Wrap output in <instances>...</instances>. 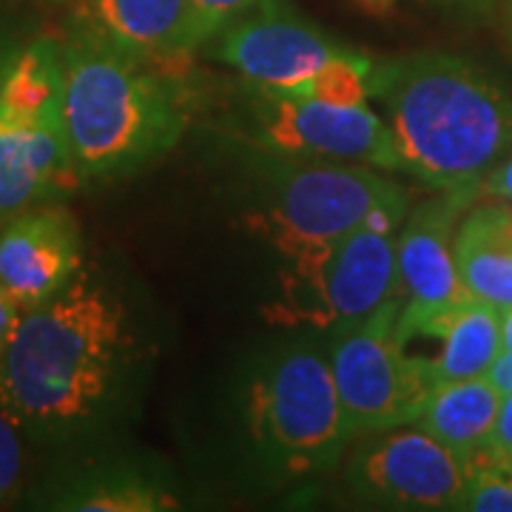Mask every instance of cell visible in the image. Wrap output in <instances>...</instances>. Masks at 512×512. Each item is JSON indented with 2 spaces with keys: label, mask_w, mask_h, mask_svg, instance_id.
Returning <instances> with one entry per match:
<instances>
[{
  "label": "cell",
  "mask_w": 512,
  "mask_h": 512,
  "mask_svg": "<svg viewBox=\"0 0 512 512\" xmlns=\"http://www.w3.org/2000/svg\"><path fill=\"white\" fill-rule=\"evenodd\" d=\"M350 52L299 18L285 0H259L214 40V57L220 63L268 89H293Z\"/></svg>",
  "instance_id": "obj_10"
},
{
  "label": "cell",
  "mask_w": 512,
  "mask_h": 512,
  "mask_svg": "<svg viewBox=\"0 0 512 512\" xmlns=\"http://www.w3.org/2000/svg\"><path fill=\"white\" fill-rule=\"evenodd\" d=\"M467 464H470V478L458 495L456 510L512 512V470L487 458H473Z\"/></svg>",
  "instance_id": "obj_20"
},
{
  "label": "cell",
  "mask_w": 512,
  "mask_h": 512,
  "mask_svg": "<svg viewBox=\"0 0 512 512\" xmlns=\"http://www.w3.org/2000/svg\"><path fill=\"white\" fill-rule=\"evenodd\" d=\"M80 29L154 66L202 46L191 0H80Z\"/></svg>",
  "instance_id": "obj_14"
},
{
  "label": "cell",
  "mask_w": 512,
  "mask_h": 512,
  "mask_svg": "<svg viewBox=\"0 0 512 512\" xmlns=\"http://www.w3.org/2000/svg\"><path fill=\"white\" fill-rule=\"evenodd\" d=\"M456 265L473 299L512 308V205H478L458 222Z\"/></svg>",
  "instance_id": "obj_17"
},
{
  "label": "cell",
  "mask_w": 512,
  "mask_h": 512,
  "mask_svg": "<svg viewBox=\"0 0 512 512\" xmlns=\"http://www.w3.org/2000/svg\"><path fill=\"white\" fill-rule=\"evenodd\" d=\"M396 336L402 345H413L424 339L439 342V350L424 359L433 387L464 382V379H484L504 350L501 311L473 296Z\"/></svg>",
  "instance_id": "obj_15"
},
{
  "label": "cell",
  "mask_w": 512,
  "mask_h": 512,
  "mask_svg": "<svg viewBox=\"0 0 512 512\" xmlns=\"http://www.w3.org/2000/svg\"><path fill=\"white\" fill-rule=\"evenodd\" d=\"M77 183L63 111L26 117L0 109V222Z\"/></svg>",
  "instance_id": "obj_13"
},
{
  "label": "cell",
  "mask_w": 512,
  "mask_h": 512,
  "mask_svg": "<svg viewBox=\"0 0 512 512\" xmlns=\"http://www.w3.org/2000/svg\"><path fill=\"white\" fill-rule=\"evenodd\" d=\"M370 97L387 114L404 171L436 191L481 188L512 151V92L444 52L373 63Z\"/></svg>",
  "instance_id": "obj_2"
},
{
  "label": "cell",
  "mask_w": 512,
  "mask_h": 512,
  "mask_svg": "<svg viewBox=\"0 0 512 512\" xmlns=\"http://www.w3.org/2000/svg\"><path fill=\"white\" fill-rule=\"evenodd\" d=\"M348 487L390 510H456L470 464L416 424L367 433L348 461Z\"/></svg>",
  "instance_id": "obj_9"
},
{
  "label": "cell",
  "mask_w": 512,
  "mask_h": 512,
  "mask_svg": "<svg viewBox=\"0 0 512 512\" xmlns=\"http://www.w3.org/2000/svg\"><path fill=\"white\" fill-rule=\"evenodd\" d=\"M256 3L259 0H191L202 43L214 40L231 20L245 15L248 9H254Z\"/></svg>",
  "instance_id": "obj_22"
},
{
  "label": "cell",
  "mask_w": 512,
  "mask_h": 512,
  "mask_svg": "<svg viewBox=\"0 0 512 512\" xmlns=\"http://www.w3.org/2000/svg\"><path fill=\"white\" fill-rule=\"evenodd\" d=\"M0 109L26 117L63 111V52L57 40L40 37L20 46L0 92Z\"/></svg>",
  "instance_id": "obj_19"
},
{
  "label": "cell",
  "mask_w": 512,
  "mask_h": 512,
  "mask_svg": "<svg viewBox=\"0 0 512 512\" xmlns=\"http://www.w3.org/2000/svg\"><path fill=\"white\" fill-rule=\"evenodd\" d=\"M478 458H487V461H495V464L512 470V393L504 396L498 419H495L493 436L487 444V453H481Z\"/></svg>",
  "instance_id": "obj_23"
},
{
  "label": "cell",
  "mask_w": 512,
  "mask_h": 512,
  "mask_svg": "<svg viewBox=\"0 0 512 512\" xmlns=\"http://www.w3.org/2000/svg\"><path fill=\"white\" fill-rule=\"evenodd\" d=\"M245 427L276 476H316L345 453V421L328 350L311 339L271 348L245 384Z\"/></svg>",
  "instance_id": "obj_4"
},
{
  "label": "cell",
  "mask_w": 512,
  "mask_h": 512,
  "mask_svg": "<svg viewBox=\"0 0 512 512\" xmlns=\"http://www.w3.org/2000/svg\"><path fill=\"white\" fill-rule=\"evenodd\" d=\"M242 137L254 151L404 171L390 126L370 106H333L248 83Z\"/></svg>",
  "instance_id": "obj_7"
},
{
  "label": "cell",
  "mask_w": 512,
  "mask_h": 512,
  "mask_svg": "<svg viewBox=\"0 0 512 512\" xmlns=\"http://www.w3.org/2000/svg\"><path fill=\"white\" fill-rule=\"evenodd\" d=\"M501 342H504V350L512 353V308L501 311Z\"/></svg>",
  "instance_id": "obj_28"
},
{
  "label": "cell",
  "mask_w": 512,
  "mask_h": 512,
  "mask_svg": "<svg viewBox=\"0 0 512 512\" xmlns=\"http://www.w3.org/2000/svg\"><path fill=\"white\" fill-rule=\"evenodd\" d=\"M20 316H23L20 305L12 299V293L0 285V353L6 350L9 342H12V336H15V330H18Z\"/></svg>",
  "instance_id": "obj_24"
},
{
  "label": "cell",
  "mask_w": 512,
  "mask_h": 512,
  "mask_svg": "<svg viewBox=\"0 0 512 512\" xmlns=\"http://www.w3.org/2000/svg\"><path fill=\"white\" fill-rule=\"evenodd\" d=\"M447 3H456V6H464V9H487L498 0H447Z\"/></svg>",
  "instance_id": "obj_30"
},
{
  "label": "cell",
  "mask_w": 512,
  "mask_h": 512,
  "mask_svg": "<svg viewBox=\"0 0 512 512\" xmlns=\"http://www.w3.org/2000/svg\"><path fill=\"white\" fill-rule=\"evenodd\" d=\"M83 265V237L69 208L40 202L0 222V285L20 311L49 302Z\"/></svg>",
  "instance_id": "obj_12"
},
{
  "label": "cell",
  "mask_w": 512,
  "mask_h": 512,
  "mask_svg": "<svg viewBox=\"0 0 512 512\" xmlns=\"http://www.w3.org/2000/svg\"><path fill=\"white\" fill-rule=\"evenodd\" d=\"M393 3H396V0H362V6H365L367 12H376V15L387 12V9H390Z\"/></svg>",
  "instance_id": "obj_29"
},
{
  "label": "cell",
  "mask_w": 512,
  "mask_h": 512,
  "mask_svg": "<svg viewBox=\"0 0 512 512\" xmlns=\"http://www.w3.org/2000/svg\"><path fill=\"white\" fill-rule=\"evenodd\" d=\"M487 379L493 387H498L504 396L512 393V353L510 350H501V356L495 359V365L490 367V373H487Z\"/></svg>",
  "instance_id": "obj_26"
},
{
  "label": "cell",
  "mask_w": 512,
  "mask_h": 512,
  "mask_svg": "<svg viewBox=\"0 0 512 512\" xmlns=\"http://www.w3.org/2000/svg\"><path fill=\"white\" fill-rule=\"evenodd\" d=\"M259 231L302 262L348 237L379 211H410V194L373 165L325 163L254 151Z\"/></svg>",
  "instance_id": "obj_5"
},
{
  "label": "cell",
  "mask_w": 512,
  "mask_h": 512,
  "mask_svg": "<svg viewBox=\"0 0 512 512\" xmlns=\"http://www.w3.org/2000/svg\"><path fill=\"white\" fill-rule=\"evenodd\" d=\"M476 194L478 188L436 191V197L407 211L396 237V293L402 296L396 333L413 330L430 316H439L470 299L458 276L456 231L458 217L476 200Z\"/></svg>",
  "instance_id": "obj_11"
},
{
  "label": "cell",
  "mask_w": 512,
  "mask_h": 512,
  "mask_svg": "<svg viewBox=\"0 0 512 512\" xmlns=\"http://www.w3.org/2000/svg\"><path fill=\"white\" fill-rule=\"evenodd\" d=\"M510 15H512V0H510Z\"/></svg>",
  "instance_id": "obj_31"
},
{
  "label": "cell",
  "mask_w": 512,
  "mask_h": 512,
  "mask_svg": "<svg viewBox=\"0 0 512 512\" xmlns=\"http://www.w3.org/2000/svg\"><path fill=\"white\" fill-rule=\"evenodd\" d=\"M23 430L12 421V416L0 407V507L15 501L23 484Z\"/></svg>",
  "instance_id": "obj_21"
},
{
  "label": "cell",
  "mask_w": 512,
  "mask_h": 512,
  "mask_svg": "<svg viewBox=\"0 0 512 512\" xmlns=\"http://www.w3.org/2000/svg\"><path fill=\"white\" fill-rule=\"evenodd\" d=\"M501 402L504 393L487 376L439 384L433 387L416 427L447 444L464 461H473L487 453Z\"/></svg>",
  "instance_id": "obj_18"
},
{
  "label": "cell",
  "mask_w": 512,
  "mask_h": 512,
  "mask_svg": "<svg viewBox=\"0 0 512 512\" xmlns=\"http://www.w3.org/2000/svg\"><path fill=\"white\" fill-rule=\"evenodd\" d=\"M131 348L123 299L83 265L57 296L20 316L0 353V407L32 439L86 436L117 410Z\"/></svg>",
  "instance_id": "obj_1"
},
{
  "label": "cell",
  "mask_w": 512,
  "mask_h": 512,
  "mask_svg": "<svg viewBox=\"0 0 512 512\" xmlns=\"http://www.w3.org/2000/svg\"><path fill=\"white\" fill-rule=\"evenodd\" d=\"M484 188L495 197H501L504 202H512V157L507 163L495 165L490 177L484 180Z\"/></svg>",
  "instance_id": "obj_25"
},
{
  "label": "cell",
  "mask_w": 512,
  "mask_h": 512,
  "mask_svg": "<svg viewBox=\"0 0 512 512\" xmlns=\"http://www.w3.org/2000/svg\"><path fill=\"white\" fill-rule=\"evenodd\" d=\"M60 52L63 123L80 183L134 174L180 143L188 114L171 74L80 26Z\"/></svg>",
  "instance_id": "obj_3"
},
{
  "label": "cell",
  "mask_w": 512,
  "mask_h": 512,
  "mask_svg": "<svg viewBox=\"0 0 512 512\" xmlns=\"http://www.w3.org/2000/svg\"><path fill=\"white\" fill-rule=\"evenodd\" d=\"M399 311L402 296L393 293L370 316L330 328V370L348 439L416 424L433 393L424 362L396 336Z\"/></svg>",
  "instance_id": "obj_6"
},
{
  "label": "cell",
  "mask_w": 512,
  "mask_h": 512,
  "mask_svg": "<svg viewBox=\"0 0 512 512\" xmlns=\"http://www.w3.org/2000/svg\"><path fill=\"white\" fill-rule=\"evenodd\" d=\"M20 46L9 43V40H0V92H3V83H6V74L12 69L15 57H18Z\"/></svg>",
  "instance_id": "obj_27"
},
{
  "label": "cell",
  "mask_w": 512,
  "mask_h": 512,
  "mask_svg": "<svg viewBox=\"0 0 512 512\" xmlns=\"http://www.w3.org/2000/svg\"><path fill=\"white\" fill-rule=\"evenodd\" d=\"M393 234L365 222L322 254L293 262L285 291L288 316L333 328L382 308L399 285Z\"/></svg>",
  "instance_id": "obj_8"
},
{
  "label": "cell",
  "mask_w": 512,
  "mask_h": 512,
  "mask_svg": "<svg viewBox=\"0 0 512 512\" xmlns=\"http://www.w3.org/2000/svg\"><path fill=\"white\" fill-rule=\"evenodd\" d=\"M49 510L69 512H163L177 510V495L163 478L131 461H103L80 467L46 495Z\"/></svg>",
  "instance_id": "obj_16"
}]
</instances>
